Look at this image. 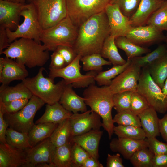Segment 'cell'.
Masks as SVG:
<instances>
[{
  "label": "cell",
  "mask_w": 167,
  "mask_h": 167,
  "mask_svg": "<svg viewBox=\"0 0 167 167\" xmlns=\"http://www.w3.org/2000/svg\"><path fill=\"white\" fill-rule=\"evenodd\" d=\"M90 156L81 146L73 143L71 150V157L75 167H81L85 160Z\"/></svg>",
  "instance_id": "7bdbcfd3"
},
{
  "label": "cell",
  "mask_w": 167,
  "mask_h": 167,
  "mask_svg": "<svg viewBox=\"0 0 167 167\" xmlns=\"http://www.w3.org/2000/svg\"><path fill=\"white\" fill-rule=\"evenodd\" d=\"M136 91L157 112L164 114L167 111V96L152 79L148 67L143 68L141 71Z\"/></svg>",
  "instance_id": "9c48e42d"
},
{
  "label": "cell",
  "mask_w": 167,
  "mask_h": 167,
  "mask_svg": "<svg viewBox=\"0 0 167 167\" xmlns=\"http://www.w3.org/2000/svg\"><path fill=\"white\" fill-rule=\"evenodd\" d=\"M103 134V131L100 129L93 130L72 137L71 141L79 145L91 156L98 160L99 144Z\"/></svg>",
  "instance_id": "d6986e66"
},
{
  "label": "cell",
  "mask_w": 167,
  "mask_h": 167,
  "mask_svg": "<svg viewBox=\"0 0 167 167\" xmlns=\"http://www.w3.org/2000/svg\"><path fill=\"white\" fill-rule=\"evenodd\" d=\"M131 59H127L122 65L113 66L110 69L104 71L98 72L95 79L100 86H109L112 80L124 71L131 63Z\"/></svg>",
  "instance_id": "d6a6232c"
},
{
  "label": "cell",
  "mask_w": 167,
  "mask_h": 167,
  "mask_svg": "<svg viewBox=\"0 0 167 167\" xmlns=\"http://www.w3.org/2000/svg\"><path fill=\"white\" fill-rule=\"evenodd\" d=\"M123 161L120 157V154L111 155L108 154L107 158L106 167H124Z\"/></svg>",
  "instance_id": "681fc988"
},
{
  "label": "cell",
  "mask_w": 167,
  "mask_h": 167,
  "mask_svg": "<svg viewBox=\"0 0 167 167\" xmlns=\"http://www.w3.org/2000/svg\"><path fill=\"white\" fill-rule=\"evenodd\" d=\"M73 143L71 141L56 148L52 160L55 167H75L71 157V150Z\"/></svg>",
  "instance_id": "836d02e7"
},
{
  "label": "cell",
  "mask_w": 167,
  "mask_h": 167,
  "mask_svg": "<svg viewBox=\"0 0 167 167\" xmlns=\"http://www.w3.org/2000/svg\"><path fill=\"white\" fill-rule=\"evenodd\" d=\"M161 89L163 93L167 96V78Z\"/></svg>",
  "instance_id": "6f0895ef"
},
{
  "label": "cell",
  "mask_w": 167,
  "mask_h": 167,
  "mask_svg": "<svg viewBox=\"0 0 167 167\" xmlns=\"http://www.w3.org/2000/svg\"><path fill=\"white\" fill-rule=\"evenodd\" d=\"M139 46L150 45L164 41L163 32L150 25L132 27L126 36Z\"/></svg>",
  "instance_id": "2e32d148"
},
{
  "label": "cell",
  "mask_w": 167,
  "mask_h": 167,
  "mask_svg": "<svg viewBox=\"0 0 167 167\" xmlns=\"http://www.w3.org/2000/svg\"><path fill=\"white\" fill-rule=\"evenodd\" d=\"M150 107L145 98L136 91L133 92L130 110L135 114H140Z\"/></svg>",
  "instance_id": "b9f144b4"
},
{
  "label": "cell",
  "mask_w": 167,
  "mask_h": 167,
  "mask_svg": "<svg viewBox=\"0 0 167 167\" xmlns=\"http://www.w3.org/2000/svg\"><path fill=\"white\" fill-rule=\"evenodd\" d=\"M152 167H167V154L154 155Z\"/></svg>",
  "instance_id": "db71d44e"
},
{
  "label": "cell",
  "mask_w": 167,
  "mask_h": 167,
  "mask_svg": "<svg viewBox=\"0 0 167 167\" xmlns=\"http://www.w3.org/2000/svg\"><path fill=\"white\" fill-rule=\"evenodd\" d=\"M159 127L160 135L167 143V113L161 119H159Z\"/></svg>",
  "instance_id": "f5cc1de1"
},
{
  "label": "cell",
  "mask_w": 167,
  "mask_h": 167,
  "mask_svg": "<svg viewBox=\"0 0 167 167\" xmlns=\"http://www.w3.org/2000/svg\"><path fill=\"white\" fill-rule=\"evenodd\" d=\"M20 15L23 17L24 21L14 31L6 28L9 43L17 38H23L32 39L41 43L40 39L43 29L39 22L33 2L25 4Z\"/></svg>",
  "instance_id": "8992f818"
},
{
  "label": "cell",
  "mask_w": 167,
  "mask_h": 167,
  "mask_svg": "<svg viewBox=\"0 0 167 167\" xmlns=\"http://www.w3.org/2000/svg\"><path fill=\"white\" fill-rule=\"evenodd\" d=\"M132 92L126 91L114 94L113 108L117 112L130 109Z\"/></svg>",
  "instance_id": "60d3db41"
},
{
  "label": "cell",
  "mask_w": 167,
  "mask_h": 167,
  "mask_svg": "<svg viewBox=\"0 0 167 167\" xmlns=\"http://www.w3.org/2000/svg\"><path fill=\"white\" fill-rule=\"evenodd\" d=\"M141 73V68L131 62L112 80L109 86L111 91L114 94L126 91H136Z\"/></svg>",
  "instance_id": "5bb4252c"
},
{
  "label": "cell",
  "mask_w": 167,
  "mask_h": 167,
  "mask_svg": "<svg viewBox=\"0 0 167 167\" xmlns=\"http://www.w3.org/2000/svg\"><path fill=\"white\" fill-rule=\"evenodd\" d=\"M78 29L68 15L54 26L43 29L40 41L49 51H54L61 45L73 47L77 36Z\"/></svg>",
  "instance_id": "5b68a950"
},
{
  "label": "cell",
  "mask_w": 167,
  "mask_h": 167,
  "mask_svg": "<svg viewBox=\"0 0 167 167\" xmlns=\"http://www.w3.org/2000/svg\"><path fill=\"white\" fill-rule=\"evenodd\" d=\"M56 148L49 138L25 149L26 162L23 167H36L42 163H52Z\"/></svg>",
  "instance_id": "4fadbf2b"
},
{
  "label": "cell",
  "mask_w": 167,
  "mask_h": 167,
  "mask_svg": "<svg viewBox=\"0 0 167 167\" xmlns=\"http://www.w3.org/2000/svg\"><path fill=\"white\" fill-rule=\"evenodd\" d=\"M103 165L99 160L92 156L87 158L81 167H103Z\"/></svg>",
  "instance_id": "11a10c76"
},
{
  "label": "cell",
  "mask_w": 167,
  "mask_h": 167,
  "mask_svg": "<svg viewBox=\"0 0 167 167\" xmlns=\"http://www.w3.org/2000/svg\"><path fill=\"white\" fill-rule=\"evenodd\" d=\"M113 95L109 86L99 87L95 84L87 87L83 93L87 105L101 117L102 127L107 132L109 139L114 133L115 126L112 115Z\"/></svg>",
  "instance_id": "3957f363"
},
{
  "label": "cell",
  "mask_w": 167,
  "mask_h": 167,
  "mask_svg": "<svg viewBox=\"0 0 167 167\" xmlns=\"http://www.w3.org/2000/svg\"><path fill=\"white\" fill-rule=\"evenodd\" d=\"M4 113L0 109V143H7L6 140L7 128V124L3 117Z\"/></svg>",
  "instance_id": "f907efd6"
},
{
  "label": "cell",
  "mask_w": 167,
  "mask_h": 167,
  "mask_svg": "<svg viewBox=\"0 0 167 167\" xmlns=\"http://www.w3.org/2000/svg\"><path fill=\"white\" fill-rule=\"evenodd\" d=\"M167 54V47L160 45L155 50L144 56H139L131 59V62L141 68L148 67Z\"/></svg>",
  "instance_id": "4dcf8cb0"
},
{
  "label": "cell",
  "mask_w": 167,
  "mask_h": 167,
  "mask_svg": "<svg viewBox=\"0 0 167 167\" xmlns=\"http://www.w3.org/2000/svg\"><path fill=\"white\" fill-rule=\"evenodd\" d=\"M110 35V30L105 11L96 14L79 28L73 48L82 57L94 53L101 54L104 42Z\"/></svg>",
  "instance_id": "6da1fadb"
},
{
  "label": "cell",
  "mask_w": 167,
  "mask_h": 167,
  "mask_svg": "<svg viewBox=\"0 0 167 167\" xmlns=\"http://www.w3.org/2000/svg\"><path fill=\"white\" fill-rule=\"evenodd\" d=\"M6 140L12 147L20 150L32 148L29 143L28 134L20 132L11 128H7Z\"/></svg>",
  "instance_id": "e575fe53"
},
{
  "label": "cell",
  "mask_w": 167,
  "mask_h": 167,
  "mask_svg": "<svg viewBox=\"0 0 167 167\" xmlns=\"http://www.w3.org/2000/svg\"><path fill=\"white\" fill-rule=\"evenodd\" d=\"M141 0H115L114 3L118 6L125 16L130 19L136 11Z\"/></svg>",
  "instance_id": "ee69618b"
},
{
  "label": "cell",
  "mask_w": 167,
  "mask_h": 167,
  "mask_svg": "<svg viewBox=\"0 0 167 167\" xmlns=\"http://www.w3.org/2000/svg\"><path fill=\"white\" fill-rule=\"evenodd\" d=\"M71 84L66 85L59 102L67 110L72 113L87 110L84 98L78 95Z\"/></svg>",
  "instance_id": "603a6c76"
},
{
  "label": "cell",
  "mask_w": 167,
  "mask_h": 167,
  "mask_svg": "<svg viewBox=\"0 0 167 167\" xmlns=\"http://www.w3.org/2000/svg\"><path fill=\"white\" fill-rule=\"evenodd\" d=\"M148 68L152 79L162 89L167 78V54Z\"/></svg>",
  "instance_id": "1f68e13d"
},
{
  "label": "cell",
  "mask_w": 167,
  "mask_h": 167,
  "mask_svg": "<svg viewBox=\"0 0 167 167\" xmlns=\"http://www.w3.org/2000/svg\"><path fill=\"white\" fill-rule=\"evenodd\" d=\"M147 25L154 26L161 32L167 30V0L151 16Z\"/></svg>",
  "instance_id": "74e56055"
},
{
  "label": "cell",
  "mask_w": 167,
  "mask_h": 167,
  "mask_svg": "<svg viewBox=\"0 0 167 167\" xmlns=\"http://www.w3.org/2000/svg\"><path fill=\"white\" fill-rule=\"evenodd\" d=\"M49 51L43 44L32 39L22 38L10 43L2 54L31 68L44 65L50 58Z\"/></svg>",
  "instance_id": "7a4b0ae2"
},
{
  "label": "cell",
  "mask_w": 167,
  "mask_h": 167,
  "mask_svg": "<svg viewBox=\"0 0 167 167\" xmlns=\"http://www.w3.org/2000/svg\"><path fill=\"white\" fill-rule=\"evenodd\" d=\"M68 15L79 28L92 16L105 11L115 0H65Z\"/></svg>",
  "instance_id": "52a82bcc"
},
{
  "label": "cell",
  "mask_w": 167,
  "mask_h": 167,
  "mask_svg": "<svg viewBox=\"0 0 167 167\" xmlns=\"http://www.w3.org/2000/svg\"><path fill=\"white\" fill-rule=\"evenodd\" d=\"M33 94L23 82L13 86L2 85L0 87V102H5L21 99H30Z\"/></svg>",
  "instance_id": "484cf974"
},
{
  "label": "cell",
  "mask_w": 167,
  "mask_h": 167,
  "mask_svg": "<svg viewBox=\"0 0 167 167\" xmlns=\"http://www.w3.org/2000/svg\"><path fill=\"white\" fill-rule=\"evenodd\" d=\"M4 66L0 73V82L2 85H8L15 80H21L27 78L28 72L25 66L14 61L12 59L4 58Z\"/></svg>",
  "instance_id": "ac0fdd59"
},
{
  "label": "cell",
  "mask_w": 167,
  "mask_h": 167,
  "mask_svg": "<svg viewBox=\"0 0 167 167\" xmlns=\"http://www.w3.org/2000/svg\"><path fill=\"white\" fill-rule=\"evenodd\" d=\"M44 70V68L41 67L36 75L27 77L22 82L33 95L46 104L52 105L59 101L66 84L63 79L55 84L54 79L45 77Z\"/></svg>",
  "instance_id": "277c9868"
},
{
  "label": "cell",
  "mask_w": 167,
  "mask_h": 167,
  "mask_svg": "<svg viewBox=\"0 0 167 167\" xmlns=\"http://www.w3.org/2000/svg\"><path fill=\"white\" fill-rule=\"evenodd\" d=\"M80 61L83 63V70L84 71H101L103 66L111 65L110 62L104 59L100 54L94 53L82 57Z\"/></svg>",
  "instance_id": "d590c367"
},
{
  "label": "cell",
  "mask_w": 167,
  "mask_h": 167,
  "mask_svg": "<svg viewBox=\"0 0 167 167\" xmlns=\"http://www.w3.org/2000/svg\"><path fill=\"white\" fill-rule=\"evenodd\" d=\"M69 118L58 124L49 137L56 147L65 145L71 140L72 136Z\"/></svg>",
  "instance_id": "f546056e"
},
{
  "label": "cell",
  "mask_w": 167,
  "mask_h": 167,
  "mask_svg": "<svg viewBox=\"0 0 167 167\" xmlns=\"http://www.w3.org/2000/svg\"><path fill=\"white\" fill-rule=\"evenodd\" d=\"M9 1L17 3H24L25 0H7Z\"/></svg>",
  "instance_id": "680465c9"
},
{
  "label": "cell",
  "mask_w": 167,
  "mask_h": 167,
  "mask_svg": "<svg viewBox=\"0 0 167 167\" xmlns=\"http://www.w3.org/2000/svg\"><path fill=\"white\" fill-rule=\"evenodd\" d=\"M113 121L118 125L141 127L139 117L130 109L117 112L113 118Z\"/></svg>",
  "instance_id": "ab89813d"
},
{
  "label": "cell",
  "mask_w": 167,
  "mask_h": 167,
  "mask_svg": "<svg viewBox=\"0 0 167 167\" xmlns=\"http://www.w3.org/2000/svg\"><path fill=\"white\" fill-rule=\"evenodd\" d=\"M164 41L167 43V34L166 36H165Z\"/></svg>",
  "instance_id": "91938a15"
},
{
  "label": "cell",
  "mask_w": 167,
  "mask_h": 167,
  "mask_svg": "<svg viewBox=\"0 0 167 167\" xmlns=\"http://www.w3.org/2000/svg\"><path fill=\"white\" fill-rule=\"evenodd\" d=\"M101 118L91 109L81 113H72L69 118L72 137L93 130L100 129L102 126Z\"/></svg>",
  "instance_id": "7c38bea8"
},
{
  "label": "cell",
  "mask_w": 167,
  "mask_h": 167,
  "mask_svg": "<svg viewBox=\"0 0 167 167\" xmlns=\"http://www.w3.org/2000/svg\"><path fill=\"white\" fill-rule=\"evenodd\" d=\"M62 56L66 66L71 63L77 55L72 47L61 45L58 46L55 50Z\"/></svg>",
  "instance_id": "7dc6e473"
},
{
  "label": "cell",
  "mask_w": 167,
  "mask_h": 167,
  "mask_svg": "<svg viewBox=\"0 0 167 167\" xmlns=\"http://www.w3.org/2000/svg\"><path fill=\"white\" fill-rule=\"evenodd\" d=\"M38 19L43 29L51 27L68 15L65 0H34Z\"/></svg>",
  "instance_id": "8fae6325"
},
{
  "label": "cell",
  "mask_w": 167,
  "mask_h": 167,
  "mask_svg": "<svg viewBox=\"0 0 167 167\" xmlns=\"http://www.w3.org/2000/svg\"><path fill=\"white\" fill-rule=\"evenodd\" d=\"M114 133L118 138L135 140H143L146 138L145 132L141 127L132 126L118 125L114 126Z\"/></svg>",
  "instance_id": "8d00e7d4"
},
{
  "label": "cell",
  "mask_w": 167,
  "mask_h": 167,
  "mask_svg": "<svg viewBox=\"0 0 167 167\" xmlns=\"http://www.w3.org/2000/svg\"><path fill=\"white\" fill-rule=\"evenodd\" d=\"M66 66L65 60L61 54L56 50L54 51L51 55V62L49 68L60 69Z\"/></svg>",
  "instance_id": "c3c4849f"
},
{
  "label": "cell",
  "mask_w": 167,
  "mask_h": 167,
  "mask_svg": "<svg viewBox=\"0 0 167 167\" xmlns=\"http://www.w3.org/2000/svg\"><path fill=\"white\" fill-rule=\"evenodd\" d=\"M26 162L25 150L17 149L7 143L0 144V167H23Z\"/></svg>",
  "instance_id": "7402d4cb"
},
{
  "label": "cell",
  "mask_w": 167,
  "mask_h": 167,
  "mask_svg": "<svg viewBox=\"0 0 167 167\" xmlns=\"http://www.w3.org/2000/svg\"><path fill=\"white\" fill-rule=\"evenodd\" d=\"M115 43L118 48L124 51L128 59L141 56L151 51L147 48L136 45L126 36H120L115 38Z\"/></svg>",
  "instance_id": "f1b7e54d"
},
{
  "label": "cell",
  "mask_w": 167,
  "mask_h": 167,
  "mask_svg": "<svg viewBox=\"0 0 167 167\" xmlns=\"http://www.w3.org/2000/svg\"><path fill=\"white\" fill-rule=\"evenodd\" d=\"M29 99H21L8 102H0V109L4 114H13L23 109L28 103Z\"/></svg>",
  "instance_id": "f6af8a7d"
},
{
  "label": "cell",
  "mask_w": 167,
  "mask_h": 167,
  "mask_svg": "<svg viewBox=\"0 0 167 167\" xmlns=\"http://www.w3.org/2000/svg\"><path fill=\"white\" fill-rule=\"evenodd\" d=\"M141 127L146 138L156 137L160 135L159 127V118L157 112L149 107L139 115Z\"/></svg>",
  "instance_id": "d4e9b609"
},
{
  "label": "cell",
  "mask_w": 167,
  "mask_h": 167,
  "mask_svg": "<svg viewBox=\"0 0 167 167\" xmlns=\"http://www.w3.org/2000/svg\"><path fill=\"white\" fill-rule=\"evenodd\" d=\"M148 148L154 155L167 154V143L161 142L156 137L146 138Z\"/></svg>",
  "instance_id": "bcb514c9"
},
{
  "label": "cell",
  "mask_w": 167,
  "mask_h": 167,
  "mask_svg": "<svg viewBox=\"0 0 167 167\" xmlns=\"http://www.w3.org/2000/svg\"><path fill=\"white\" fill-rule=\"evenodd\" d=\"M81 57L78 55L71 63L61 69L49 68V77L54 79L57 77L62 78L66 85L71 84L74 88H87L95 84V77L98 72L90 71L85 75L82 74L80 64Z\"/></svg>",
  "instance_id": "ba28073f"
},
{
  "label": "cell",
  "mask_w": 167,
  "mask_h": 167,
  "mask_svg": "<svg viewBox=\"0 0 167 167\" xmlns=\"http://www.w3.org/2000/svg\"><path fill=\"white\" fill-rule=\"evenodd\" d=\"M30 2H32L34 0H28Z\"/></svg>",
  "instance_id": "94428289"
},
{
  "label": "cell",
  "mask_w": 167,
  "mask_h": 167,
  "mask_svg": "<svg viewBox=\"0 0 167 167\" xmlns=\"http://www.w3.org/2000/svg\"><path fill=\"white\" fill-rule=\"evenodd\" d=\"M36 167H55L53 163H44L37 165Z\"/></svg>",
  "instance_id": "9f6ffc18"
},
{
  "label": "cell",
  "mask_w": 167,
  "mask_h": 167,
  "mask_svg": "<svg viewBox=\"0 0 167 167\" xmlns=\"http://www.w3.org/2000/svg\"><path fill=\"white\" fill-rule=\"evenodd\" d=\"M26 4L0 0V27L16 29L19 25L20 14Z\"/></svg>",
  "instance_id": "e0dca14e"
},
{
  "label": "cell",
  "mask_w": 167,
  "mask_h": 167,
  "mask_svg": "<svg viewBox=\"0 0 167 167\" xmlns=\"http://www.w3.org/2000/svg\"><path fill=\"white\" fill-rule=\"evenodd\" d=\"M115 38L111 35L105 40L100 54L104 58H107L113 66L122 65L126 61L124 59L118 52L115 43Z\"/></svg>",
  "instance_id": "83f0119b"
},
{
  "label": "cell",
  "mask_w": 167,
  "mask_h": 167,
  "mask_svg": "<svg viewBox=\"0 0 167 167\" xmlns=\"http://www.w3.org/2000/svg\"><path fill=\"white\" fill-rule=\"evenodd\" d=\"M58 125L50 122L35 124L28 133L32 148L49 138Z\"/></svg>",
  "instance_id": "4316f807"
},
{
  "label": "cell",
  "mask_w": 167,
  "mask_h": 167,
  "mask_svg": "<svg viewBox=\"0 0 167 167\" xmlns=\"http://www.w3.org/2000/svg\"><path fill=\"white\" fill-rule=\"evenodd\" d=\"M105 11L108 20L110 35L115 38L126 36L132 28L129 19L122 14L115 3L107 5Z\"/></svg>",
  "instance_id": "9a60e30c"
},
{
  "label": "cell",
  "mask_w": 167,
  "mask_h": 167,
  "mask_svg": "<svg viewBox=\"0 0 167 167\" xmlns=\"http://www.w3.org/2000/svg\"><path fill=\"white\" fill-rule=\"evenodd\" d=\"M165 0H141L137 10L129 19L132 27L144 26Z\"/></svg>",
  "instance_id": "44dd1931"
},
{
  "label": "cell",
  "mask_w": 167,
  "mask_h": 167,
  "mask_svg": "<svg viewBox=\"0 0 167 167\" xmlns=\"http://www.w3.org/2000/svg\"><path fill=\"white\" fill-rule=\"evenodd\" d=\"M72 113L66 110L59 102L47 104L45 112L35 122V124L50 122L59 124L70 118Z\"/></svg>",
  "instance_id": "cb8c5ba5"
},
{
  "label": "cell",
  "mask_w": 167,
  "mask_h": 167,
  "mask_svg": "<svg viewBox=\"0 0 167 167\" xmlns=\"http://www.w3.org/2000/svg\"><path fill=\"white\" fill-rule=\"evenodd\" d=\"M154 155L148 147H146L135 152L129 160L135 167H152Z\"/></svg>",
  "instance_id": "f35d334b"
},
{
  "label": "cell",
  "mask_w": 167,
  "mask_h": 167,
  "mask_svg": "<svg viewBox=\"0 0 167 167\" xmlns=\"http://www.w3.org/2000/svg\"><path fill=\"white\" fill-rule=\"evenodd\" d=\"M45 104L41 99L33 95L20 110L13 114H4L8 127L28 134L35 124L34 118L36 112Z\"/></svg>",
  "instance_id": "30bf717a"
},
{
  "label": "cell",
  "mask_w": 167,
  "mask_h": 167,
  "mask_svg": "<svg viewBox=\"0 0 167 167\" xmlns=\"http://www.w3.org/2000/svg\"><path fill=\"white\" fill-rule=\"evenodd\" d=\"M6 29L0 27V54H2L4 49L10 45Z\"/></svg>",
  "instance_id": "816d5d0a"
},
{
  "label": "cell",
  "mask_w": 167,
  "mask_h": 167,
  "mask_svg": "<svg viewBox=\"0 0 167 167\" xmlns=\"http://www.w3.org/2000/svg\"><path fill=\"white\" fill-rule=\"evenodd\" d=\"M109 147L112 152H118L124 159L129 160L136 151L142 148L148 147V144L145 139L135 140L118 137L111 140Z\"/></svg>",
  "instance_id": "ffe728a7"
}]
</instances>
